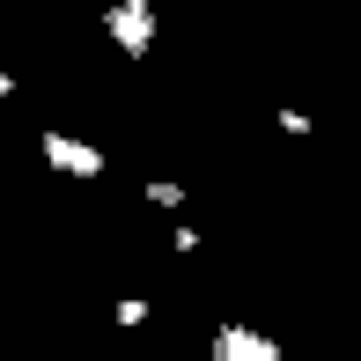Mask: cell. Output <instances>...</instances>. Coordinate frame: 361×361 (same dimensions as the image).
I'll return each mask as SVG.
<instances>
[{"mask_svg":"<svg viewBox=\"0 0 361 361\" xmlns=\"http://www.w3.org/2000/svg\"><path fill=\"white\" fill-rule=\"evenodd\" d=\"M207 361H288V347L273 332H258V324H243V317H221L207 332Z\"/></svg>","mask_w":361,"mask_h":361,"instance_id":"cell-1","label":"cell"},{"mask_svg":"<svg viewBox=\"0 0 361 361\" xmlns=\"http://www.w3.org/2000/svg\"><path fill=\"white\" fill-rule=\"evenodd\" d=\"M37 155L52 162L59 177H81V185H104L111 177V155L96 140H67V133H37Z\"/></svg>","mask_w":361,"mask_h":361,"instance_id":"cell-2","label":"cell"},{"mask_svg":"<svg viewBox=\"0 0 361 361\" xmlns=\"http://www.w3.org/2000/svg\"><path fill=\"white\" fill-rule=\"evenodd\" d=\"M104 30H111V44H118V52L126 59H147V52H155V8H147V0H118V8H111L104 15Z\"/></svg>","mask_w":361,"mask_h":361,"instance_id":"cell-3","label":"cell"},{"mask_svg":"<svg viewBox=\"0 0 361 361\" xmlns=\"http://www.w3.org/2000/svg\"><path fill=\"white\" fill-rule=\"evenodd\" d=\"M140 200H147V207H162V214H185V185H170V177H147Z\"/></svg>","mask_w":361,"mask_h":361,"instance_id":"cell-4","label":"cell"},{"mask_svg":"<svg viewBox=\"0 0 361 361\" xmlns=\"http://www.w3.org/2000/svg\"><path fill=\"white\" fill-rule=\"evenodd\" d=\"M111 324H118V332H140L147 324V295H126V302L111 310Z\"/></svg>","mask_w":361,"mask_h":361,"instance_id":"cell-5","label":"cell"},{"mask_svg":"<svg viewBox=\"0 0 361 361\" xmlns=\"http://www.w3.org/2000/svg\"><path fill=\"white\" fill-rule=\"evenodd\" d=\"M273 133H288V140H310V111H273Z\"/></svg>","mask_w":361,"mask_h":361,"instance_id":"cell-6","label":"cell"},{"mask_svg":"<svg viewBox=\"0 0 361 361\" xmlns=\"http://www.w3.org/2000/svg\"><path fill=\"white\" fill-rule=\"evenodd\" d=\"M170 251H177V258H192V251H200V228H192L185 214H177V228H170Z\"/></svg>","mask_w":361,"mask_h":361,"instance_id":"cell-7","label":"cell"},{"mask_svg":"<svg viewBox=\"0 0 361 361\" xmlns=\"http://www.w3.org/2000/svg\"><path fill=\"white\" fill-rule=\"evenodd\" d=\"M8 96H15V74H8V67H0V104H8Z\"/></svg>","mask_w":361,"mask_h":361,"instance_id":"cell-8","label":"cell"},{"mask_svg":"<svg viewBox=\"0 0 361 361\" xmlns=\"http://www.w3.org/2000/svg\"><path fill=\"white\" fill-rule=\"evenodd\" d=\"M147 8H155V0H147Z\"/></svg>","mask_w":361,"mask_h":361,"instance_id":"cell-9","label":"cell"}]
</instances>
